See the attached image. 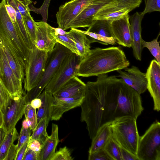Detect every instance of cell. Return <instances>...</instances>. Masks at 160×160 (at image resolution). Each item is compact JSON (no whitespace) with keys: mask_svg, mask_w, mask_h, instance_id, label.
<instances>
[{"mask_svg":"<svg viewBox=\"0 0 160 160\" xmlns=\"http://www.w3.org/2000/svg\"><path fill=\"white\" fill-rule=\"evenodd\" d=\"M57 42L60 43L70 51L72 52L79 55L78 50L75 44L71 38L68 32L67 33L63 35H58L56 36Z\"/></svg>","mask_w":160,"mask_h":160,"instance_id":"cell-35","label":"cell"},{"mask_svg":"<svg viewBox=\"0 0 160 160\" xmlns=\"http://www.w3.org/2000/svg\"><path fill=\"white\" fill-rule=\"evenodd\" d=\"M6 134L7 133L4 128L2 127L0 128V146L3 141Z\"/></svg>","mask_w":160,"mask_h":160,"instance_id":"cell-51","label":"cell"},{"mask_svg":"<svg viewBox=\"0 0 160 160\" xmlns=\"http://www.w3.org/2000/svg\"><path fill=\"white\" fill-rule=\"evenodd\" d=\"M136 119L130 117L118 119L110 124L111 137L119 146L137 156L139 138Z\"/></svg>","mask_w":160,"mask_h":160,"instance_id":"cell-3","label":"cell"},{"mask_svg":"<svg viewBox=\"0 0 160 160\" xmlns=\"http://www.w3.org/2000/svg\"><path fill=\"white\" fill-rule=\"evenodd\" d=\"M159 35L160 32L156 38L149 42H146L142 39L141 44L142 48L145 47L147 48L155 60L160 64V42L158 41Z\"/></svg>","mask_w":160,"mask_h":160,"instance_id":"cell-31","label":"cell"},{"mask_svg":"<svg viewBox=\"0 0 160 160\" xmlns=\"http://www.w3.org/2000/svg\"><path fill=\"white\" fill-rule=\"evenodd\" d=\"M86 88V84L77 76H74L52 94L54 98H58L84 95Z\"/></svg>","mask_w":160,"mask_h":160,"instance_id":"cell-20","label":"cell"},{"mask_svg":"<svg viewBox=\"0 0 160 160\" xmlns=\"http://www.w3.org/2000/svg\"><path fill=\"white\" fill-rule=\"evenodd\" d=\"M41 101V104L37 113V123L46 118L49 123L51 120L52 104L53 97L52 94L44 89L38 97Z\"/></svg>","mask_w":160,"mask_h":160,"instance_id":"cell-25","label":"cell"},{"mask_svg":"<svg viewBox=\"0 0 160 160\" xmlns=\"http://www.w3.org/2000/svg\"><path fill=\"white\" fill-rule=\"evenodd\" d=\"M145 7L142 13L144 15L147 13L160 11V0H144Z\"/></svg>","mask_w":160,"mask_h":160,"instance_id":"cell-40","label":"cell"},{"mask_svg":"<svg viewBox=\"0 0 160 160\" xmlns=\"http://www.w3.org/2000/svg\"><path fill=\"white\" fill-rule=\"evenodd\" d=\"M118 2L117 0H92L77 17L70 28L89 27L92 23L93 18L97 12Z\"/></svg>","mask_w":160,"mask_h":160,"instance_id":"cell-10","label":"cell"},{"mask_svg":"<svg viewBox=\"0 0 160 160\" xmlns=\"http://www.w3.org/2000/svg\"><path fill=\"white\" fill-rule=\"evenodd\" d=\"M54 29L55 35H63L68 33V32L65 31L62 29L60 28H54Z\"/></svg>","mask_w":160,"mask_h":160,"instance_id":"cell-50","label":"cell"},{"mask_svg":"<svg viewBox=\"0 0 160 160\" xmlns=\"http://www.w3.org/2000/svg\"><path fill=\"white\" fill-rule=\"evenodd\" d=\"M79 30L87 35L91 43L97 42L105 45H113L116 44V40L113 37H109L103 36L87 30L83 31L79 29Z\"/></svg>","mask_w":160,"mask_h":160,"instance_id":"cell-30","label":"cell"},{"mask_svg":"<svg viewBox=\"0 0 160 160\" xmlns=\"http://www.w3.org/2000/svg\"><path fill=\"white\" fill-rule=\"evenodd\" d=\"M71 152L66 146L60 148L59 150L55 152L50 160H72Z\"/></svg>","mask_w":160,"mask_h":160,"instance_id":"cell-38","label":"cell"},{"mask_svg":"<svg viewBox=\"0 0 160 160\" xmlns=\"http://www.w3.org/2000/svg\"><path fill=\"white\" fill-rule=\"evenodd\" d=\"M18 137V133L15 128L7 133L0 146V160H4L11 147Z\"/></svg>","mask_w":160,"mask_h":160,"instance_id":"cell-28","label":"cell"},{"mask_svg":"<svg viewBox=\"0 0 160 160\" xmlns=\"http://www.w3.org/2000/svg\"><path fill=\"white\" fill-rule=\"evenodd\" d=\"M112 160H122L118 145L111 137L103 148Z\"/></svg>","mask_w":160,"mask_h":160,"instance_id":"cell-32","label":"cell"},{"mask_svg":"<svg viewBox=\"0 0 160 160\" xmlns=\"http://www.w3.org/2000/svg\"><path fill=\"white\" fill-rule=\"evenodd\" d=\"M48 52L37 48L35 45L29 50L24 67V89L28 92L36 87L44 72Z\"/></svg>","mask_w":160,"mask_h":160,"instance_id":"cell-5","label":"cell"},{"mask_svg":"<svg viewBox=\"0 0 160 160\" xmlns=\"http://www.w3.org/2000/svg\"><path fill=\"white\" fill-rule=\"evenodd\" d=\"M17 152L16 145L13 144L11 147L4 160H15Z\"/></svg>","mask_w":160,"mask_h":160,"instance_id":"cell-48","label":"cell"},{"mask_svg":"<svg viewBox=\"0 0 160 160\" xmlns=\"http://www.w3.org/2000/svg\"><path fill=\"white\" fill-rule=\"evenodd\" d=\"M5 6L7 12L11 20L15 26L18 34L22 38L17 22L16 20V12L15 8L12 5L7 2L6 1L5 4Z\"/></svg>","mask_w":160,"mask_h":160,"instance_id":"cell-41","label":"cell"},{"mask_svg":"<svg viewBox=\"0 0 160 160\" xmlns=\"http://www.w3.org/2000/svg\"><path fill=\"white\" fill-rule=\"evenodd\" d=\"M3 123V113L0 109V128L2 127Z\"/></svg>","mask_w":160,"mask_h":160,"instance_id":"cell-54","label":"cell"},{"mask_svg":"<svg viewBox=\"0 0 160 160\" xmlns=\"http://www.w3.org/2000/svg\"><path fill=\"white\" fill-rule=\"evenodd\" d=\"M124 69L125 71L121 70L117 71L119 73L118 76L139 94L145 92L147 90V86L146 73L141 72L134 66H132L130 68L127 67Z\"/></svg>","mask_w":160,"mask_h":160,"instance_id":"cell-15","label":"cell"},{"mask_svg":"<svg viewBox=\"0 0 160 160\" xmlns=\"http://www.w3.org/2000/svg\"><path fill=\"white\" fill-rule=\"evenodd\" d=\"M92 1L71 0L61 5L56 14L58 27L64 30L69 29L77 17Z\"/></svg>","mask_w":160,"mask_h":160,"instance_id":"cell-9","label":"cell"},{"mask_svg":"<svg viewBox=\"0 0 160 160\" xmlns=\"http://www.w3.org/2000/svg\"><path fill=\"white\" fill-rule=\"evenodd\" d=\"M137 156L139 160H160V123L156 120L140 136Z\"/></svg>","mask_w":160,"mask_h":160,"instance_id":"cell-6","label":"cell"},{"mask_svg":"<svg viewBox=\"0 0 160 160\" xmlns=\"http://www.w3.org/2000/svg\"><path fill=\"white\" fill-rule=\"evenodd\" d=\"M41 102V99L37 98L32 99L30 103L32 107L36 109L40 107Z\"/></svg>","mask_w":160,"mask_h":160,"instance_id":"cell-49","label":"cell"},{"mask_svg":"<svg viewBox=\"0 0 160 160\" xmlns=\"http://www.w3.org/2000/svg\"><path fill=\"white\" fill-rule=\"evenodd\" d=\"M22 18L30 14L29 5L32 2V0H13Z\"/></svg>","mask_w":160,"mask_h":160,"instance_id":"cell-37","label":"cell"},{"mask_svg":"<svg viewBox=\"0 0 160 160\" xmlns=\"http://www.w3.org/2000/svg\"><path fill=\"white\" fill-rule=\"evenodd\" d=\"M22 19L26 31L34 45L36 32V22L30 14L23 18Z\"/></svg>","mask_w":160,"mask_h":160,"instance_id":"cell-34","label":"cell"},{"mask_svg":"<svg viewBox=\"0 0 160 160\" xmlns=\"http://www.w3.org/2000/svg\"><path fill=\"white\" fill-rule=\"evenodd\" d=\"M43 143L36 139L30 140L28 142V148L38 154L42 148Z\"/></svg>","mask_w":160,"mask_h":160,"instance_id":"cell-44","label":"cell"},{"mask_svg":"<svg viewBox=\"0 0 160 160\" xmlns=\"http://www.w3.org/2000/svg\"><path fill=\"white\" fill-rule=\"evenodd\" d=\"M128 14L111 22L110 28L116 43L124 47H131L132 40Z\"/></svg>","mask_w":160,"mask_h":160,"instance_id":"cell-16","label":"cell"},{"mask_svg":"<svg viewBox=\"0 0 160 160\" xmlns=\"http://www.w3.org/2000/svg\"><path fill=\"white\" fill-rule=\"evenodd\" d=\"M80 106L81 121L92 140L103 125L125 117L137 120L143 110L140 94L121 78L106 74L86 83Z\"/></svg>","mask_w":160,"mask_h":160,"instance_id":"cell-1","label":"cell"},{"mask_svg":"<svg viewBox=\"0 0 160 160\" xmlns=\"http://www.w3.org/2000/svg\"><path fill=\"white\" fill-rule=\"evenodd\" d=\"M118 146L122 160H139L137 156Z\"/></svg>","mask_w":160,"mask_h":160,"instance_id":"cell-43","label":"cell"},{"mask_svg":"<svg viewBox=\"0 0 160 160\" xmlns=\"http://www.w3.org/2000/svg\"><path fill=\"white\" fill-rule=\"evenodd\" d=\"M24 114L29 123L30 129L33 131L38 123L36 109L31 106L30 103H27L24 108Z\"/></svg>","mask_w":160,"mask_h":160,"instance_id":"cell-33","label":"cell"},{"mask_svg":"<svg viewBox=\"0 0 160 160\" xmlns=\"http://www.w3.org/2000/svg\"><path fill=\"white\" fill-rule=\"evenodd\" d=\"M3 68L1 50L0 47V76L1 77L2 76L3 74Z\"/></svg>","mask_w":160,"mask_h":160,"instance_id":"cell-52","label":"cell"},{"mask_svg":"<svg viewBox=\"0 0 160 160\" xmlns=\"http://www.w3.org/2000/svg\"><path fill=\"white\" fill-rule=\"evenodd\" d=\"M6 0L0 3V32L7 35L11 41L23 66L25 67L29 48L19 36L6 9Z\"/></svg>","mask_w":160,"mask_h":160,"instance_id":"cell-7","label":"cell"},{"mask_svg":"<svg viewBox=\"0 0 160 160\" xmlns=\"http://www.w3.org/2000/svg\"><path fill=\"white\" fill-rule=\"evenodd\" d=\"M111 21L105 19L93 21L87 31L107 37H113L111 28Z\"/></svg>","mask_w":160,"mask_h":160,"instance_id":"cell-26","label":"cell"},{"mask_svg":"<svg viewBox=\"0 0 160 160\" xmlns=\"http://www.w3.org/2000/svg\"><path fill=\"white\" fill-rule=\"evenodd\" d=\"M0 46L15 75L22 81L25 77L24 67L10 40L6 35L1 32Z\"/></svg>","mask_w":160,"mask_h":160,"instance_id":"cell-12","label":"cell"},{"mask_svg":"<svg viewBox=\"0 0 160 160\" xmlns=\"http://www.w3.org/2000/svg\"><path fill=\"white\" fill-rule=\"evenodd\" d=\"M130 62L119 47L96 48L91 49L78 64L76 75L88 77L106 73L128 67Z\"/></svg>","mask_w":160,"mask_h":160,"instance_id":"cell-2","label":"cell"},{"mask_svg":"<svg viewBox=\"0 0 160 160\" xmlns=\"http://www.w3.org/2000/svg\"><path fill=\"white\" fill-rule=\"evenodd\" d=\"M120 2L125 4L134 9L140 6L142 0H117Z\"/></svg>","mask_w":160,"mask_h":160,"instance_id":"cell-46","label":"cell"},{"mask_svg":"<svg viewBox=\"0 0 160 160\" xmlns=\"http://www.w3.org/2000/svg\"><path fill=\"white\" fill-rule=\"evenodd\" d=\"M110 123L105 124L101 127L92 140L89 154L93 153L100 149L103 148L111 137Z\"/></svg>","mask_w":160,"mask_h":160,"instance_id":"cell-24","label":"cell"},{"mask_svg":"<svg viewBox=\"0 0 160 160\" xmlns=\"http://www.w3.org/2000/svg\"><path fill=\"white\" fill-rule=\"evenodd\" d=\"M3 74L1 77L11 98L22 96L23 90L22 81L16 76L9 66L8 60L1 47Z\"/></svg>","mask_w":160,"mask_h":160,"instance_id":"cell-17","label":"cell"},{"mask_svg":"<svg viewBox=\"0 0 160 160\" xmlns=\"http://www.w3.org/2000/svg\"><path fill=\"white\" fill-rule=\"evenodd\" d=\"M38 154L27 148L22 160H38Z\"/></svg>","mask_w":160,"mask_h":160,"instance_id":"cell-45","label":"cell"},{"mask_svg":"<svg viewBox=\"0 0 160 160\" xmlns=\"http://www.w3.org/2000/svg\"><path fill=\"white\" fill-rule=\"evenodd\" d=\"M30 130V128H26L22 127L18 142L16 145L17 152L24 143L29 141L31 136Z\"/></svg>","mask_w":160,"mask_h":160,"instance_id":"cell-39","label":"cell"},{"mask_svg":"<svg viewBox=\"0 0 160 160\" xmlns=\"http://www.w3.org/2000/svg\"><path fill=\"white\" fill-rule=\"evenodd\" d=\"M36 32L34 45L38 49L48 52L57 42L54 28L43 21L36 22Z\"/></svg>","mask_w":160,"mask_h":160,"instance_id":"cell-13","label":"cell"},{"mask_svg":"<svg viewBox=\"0 0 160 160\" xmlns=\"http://www.w3.org/2000/svg\"><path fill=\"white\" fill-rule=\"evenodd\" d=\"M22 127L26 128H30L29 123L28 121L25 118L22 122Z\"/></svg>","mask_w":160,"mask_h":160,"instance_id":"cell-53","label":"cell"},{"mask_svg":"<svg viewBox=\"0 0 160 160\" xmlns=\"http://www.w3.org/2000/svg\"><path fill=\"white\" fill-rule=\"evenodd\" d=\"M144 15L142 12H137L129 16L132 40L131 47L134 57L139 61L141 60L143 49L141 44V22Z\"/></svg>","mask_w":160,"mask_h":160,"instance_id":"cell-18","label":"cell"},{"mask_svg":"<svg viewBox=\"0 0 160 160\" xmlns=\"http://www.w3.org/2000/svg\"><path fill=\"white\" fill-rule=\"evenodd\" d=\"M48 124V123L46 118L41 120L38 123L35 128L32 131L30 140H38L43 143L49 136L47 132V128Z\"/></svg>","mask_w":160,"mask_h":160,"instance_id":"cell-29","label":"cell"},{"mask_svg":"<svg viewBox=\"0 0 160 160\" xmlns=\"http://www.w3.org/2000/svg\"><path fill=\"white\" fill-rule=\"evenodd\" d=\"M24 96L11 98L3 112L2 127L7 133L15 128L23 115L26 105Z\"/></svg>","mask_w":160,"mask_h":160,"instance_id":"cell-11","label":"cell"},{"mask_svg":"<svg viewBox=\"0 0 160 160\" xmlns=\"http://www.w3.org/2000/svg\"><path fill=\"white\" fill-rule=\"evenodd\" d=\"M133 9V8L128 5L118 2L117 4L99 11L95 15L93 20L105 19L112 22L128 14Z\"/></svg>","mask_w":160,"mask_h":160,"instance_id":"cell-21","label":"cell"},{"mask_svg":"<svg viewBox=\"0 0 160 160\" xmlns=\"http://www.w3.org/2000/svg\"><path fill=\"white\" fill-rule=\"evenodd\" d=\"M6 1L15 8L16 12L17 22L22 38L29 49H31L34 45L26 31L21 13L18 10L13 0H6Z\"/></svg>","mask_w":160,"mask_h":160,"instance_id":"cell-27","label":"cell"},{"mask_svg":"<svg viewBox=\"0 0 160 160\" xmlns=\"http://www.w3.org/2000/svg\"><path fill=\"white\" fill-rule=\"evenodd\" d=\"M89 160H112L103 148L89 154Z\"/></svg>","mask_w":160,"mask_h":160,"instance_id":"cell-42","label":"cell"},{"mask_svg":"<svg viewBox=\"0 0 160 160\" xmlns=\"http://www.w3.org/2000/svg\"><path fill=\"white\" fill-rule=\"evenodd\" d=\"M81 58L72 52L66 57L44 89L53 94L72 77L77 76L78 66Z\"/></svg>","mask_w":160,"mask_h":160,"instance_id":"cell-8","label":"cell"},{"mask_svg":"<svg viewBox=\"0 0 160 160\" xmlns=\"http://www.w3.org/2000/svg\"><path fill=\"white\" fill-rule=\"evenodd\" d=\"M84 95L62 98L53 97L52 104L51 120L57 121L63 114L71 109L80 106Z\"/></svg>","mask_w":160,"mask_h":160,"instance_id":"cell-19","label":"cell"},{"mask_svg":"<svg viewBox=\"0 0 160 160\" xmlns=\"http://www.w3.org/2000/svg\"><path fill=\"white\" fill-rule=\"evenodd\" d=\"M65 47L57 42L53 50L48 52L45 70L37 85L24 95L26 104L37 98L51 80L64 59L71 53Z\"/></svg>","mask_w":160,"mask_h":160,"instance_id":"cell-4","label":"cell"},{"mask_svg":"<svg viewBox=\"0 0 160 160\" xmlns=\"http://www.w3.org/2000/svg\"><path fill=\"white\" fill-rule=\"evenodd\" d=\"M59 142L58 126L52 123L51 134L43 142L38 154V160H50L55 152Z\"/></svg>","mask_w":160,"mask_h":160,"instance_id":"cell-22","label":"cell"},{"mask_svg":"<svg viewBox=\"0 0 160 160\" xmlns=\"http://www.w3.org/2000/svg\"><path fill=\"white\" fill-rule=\"evenodd\" d=\"M11 97L0 76V109L3 113L5 110Z\"/></svg>","mask_w":160,"mask_h":160,"instance_id":"cell-36","label":"cell"},{"mask_svg":"<svg viewBox=\"0 0 160 160\" xmlns=\"http://www.w3.org/2000/svg\"><path fill=\"white\" fill-rule=\"evenodd\" d=\"M68 34L75 44L79 55L82 58L85 57L91 50V43L87 35L74 28H71Z\"/></svg>","mask_w":160,"mask_h":160,"instance_id":"cell-23","label":"cell"},{"mask_svg":"<svg viewBox=\"0 0 160 160\" xmlns=\"http://www.w3.org/2000/svg\"><path fill=\"white\" fill-rule=\"evenodd\" d=\"M146 74L147 89L153 99L154 110L159 112L160 110V64L156 60H152Z\"/></svg>","mask_w":160,"mask_h":160,"instance_id":"cell-14","label":"cell"},{"mask_svg":"<svg viewBox=\"0 0 160 160\" xmlns=\"http://www.w3.org/2000/svg\"><path fill=\"white\" fill-rule=\"evenodd\" d=\"M28 142L24 143L18 150L15 160H22L27 151Z\"/></svg>","mask_w":160,"mask_h":160,"instance_id":"cell-47","label":"cell"}]
</instances>
